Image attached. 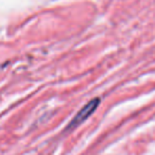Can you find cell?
<instances>
[{
  "label": "cell",
  "instance_id": "cell-1",
  "mask_svg": "<svg viewBox=\"0 0 155 155\" xmlns=\"http://www.w3.org/2000/svg\"><path fill=\"white\" fill-rule=\"evenodd\" d=\"M99 104H100L99 98H95V99L91 100L86 105H84L82 108H81L80 112L73 117L71 122L69 123L68 127H67V130H73V129H75V127H79V125L82 124L85 120H87V119L96 112V110L98 108Z\"/></svg>",
  "mask_w": 155,
  "mask_h": 155
}]
</instances>
